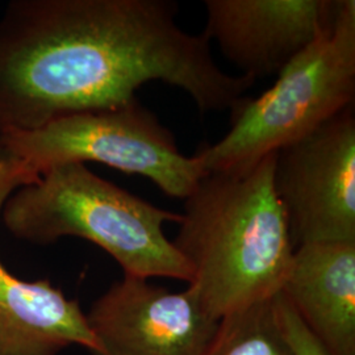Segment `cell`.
I'll use <instances>...</instances> for the list:
<instances>
[{"instance_id": "ba28073f", "label": "cell", "mask_w": 355, "mask_h": 355, "mask_svg": "<svg viewBox=\"0 0 355 355\" xmlns=\"http://www.w3.org/2000/svg\"><path fill=\"white\" fill-rule=\"evenodd\" d=\"M203 36L240 73L280 71L334 24L341 0H205Z\"/></svg>"}, {"instance_id": "5b68a950", "label": "cell", "mask_w": 355, "mask_h": 355, "mask_svg": "<svg viewBox=\"0 0 355 355\" xmlns=\"http://www.w3.org/2000/svg\"><path fill=\"white\" fill-rule=\"evenodd\" d=\"M0 161L26 184L54 166L102 164L146 178L167 196L183 200L205 175L198 159L180 152L173 132L139 99L1 133Z\"/></svg>"}, {"instance_id": "52a82bcc", "label": "cell", "mask_w": 355, "mask_h": 355, "mask_svg": "<svg viewBox=\"0 0 355 355\" xmlns=\"http://www.w3.org/2000/svg\"><path fill=\"white\" fill-rule=\"evenodd\" d=\"M86 316L96 355H203L220 321L192 286L173 292L130 275L114 282Z\"/></svg>"}, {"instance_id": "9c48e42d", "label": "cell", "mask_w": 355, "mask_h": 355, "mask_svg": "<svg viewBox=\"0 0 355 355\" xmlns=\"http://www.w3.org/2000/svg\"><path fill=\"white\" fill-rule=\"evenodd\" d=\"M20 182L0 162V212ZM70 346L98 354L99 345L76 299L48 279L15 277L0 261V355H60Z\"/></svg>"}, {"instance_id": "8992f818", "label": "cell", "mask_w": 355, "mask_h": 355, "mask_svg": "<svg viewBox=\"0 0 355 355\" xmlns=\"http://www.w3.org/2000/svg\"><path fill=\"white\" fill-rule=\"evenodd\" d=\"M274 189L295 248L355 242L354 105L277 152Z\"/></svg>"}, {"instance_id": "7a4b0ae2", "label": "cell", "mask_w": 355, "mask_h": 355, "mask_svg": "<svg viewBox=\"0 0 355 355\" xmlns=\"http://www.w3.org/2000/svg\"><path fill=\"white\" fill-rule=\"evenodd\" d=\"M275 155L241 171L208 173L184 199L173 243L216 320L272 299L290 272L295 245L274 189Z\"/></svg>"}, {"instance_id": "7c38bea8", "label": "cell", "mask_w": 355, "mask_h": 355, "mask_svg": "<svg viewBox=\"0 0 355 355\" xmlns=\"http://www.w3.org/2000/svg\"><path fill=\"white\" fill-rule=\"evenodd\" d=\"M274 302L280 327L287 341L291 345L293 354L328 355L318 340L312 336V333L306 329V327L302 322V320L282 292L274 297Z\"/></svg>"}, {"instance_id": "277c9868", "label": "cell", "mask_w": 355, "mask_h": 355, "mask_svg": "<svg viewBox=\"0 0 355 355\" xmlns=\"http://www.w3.org/2000/svg\"><path fill=\"white\" fill-rule=\"evenodd\" d=\"M355 1L341 0L334 24L295 57L275 83L230 110V129L193 157L204 174L241 171L302 140L354 105Z\"/></svg>"}, {"instance_id": "30bf717a", "label": "cell", "mask_w": 355, "mask_h": 355, "mask_svg": "<svg viewBox=\"0 0 355 355\" xmlns=\"http://www.w3.org/2000/svg\"><path fill=\"white\" fill-rule=\"evenodd\" d=\"M282 293L328 355H355V242L295 248Z\"/></svg>"}, {"instance_id": "6da1fadb", "label": "cell", "mask_w": 355, "mask_h": 355, "mask_svg": "<svg viewBox=\"0 0 355 355\" xmlns=\"http://www.w3.org/2000/svg\"><path fill=\"white\" fill-rule=\"evenodd\" d=\"M177 15L171 0L11 1L0 17V135L127 104L155 80L202 114L220 108L232 76Z\"/></svg>"}, {"instance_id": "3957f363", "label": "cell", "mask_w": 355, "mask_h": 355, "mask_svg": "<svg viewBox=\"0 0 355 355\" xmlns=\"http://www.w3.org/2000/svg\"><path fill=\"white\" fill-rule=\"evenodd\" d=\"M6 229L21 241L51 245L83 239L110 254L124 275L190 284L192 270L166 236L182 215L155 207L98 177L85 164H64L13 191L1 208Z\"/></svg>"}, {"instance_id": "8fae6325", "label": "cell", "mask_w": 355, "mask_h": 355, "mask_svg": "<svg viewBox=\"0 0 355 355\" xmlns=\"http://www.w3.org/2000/svg\"><path fill=\"white\" fill-rule=\"evenodd\" d=\"M274 297L221 318L203 355H295Z\"/></svg>"}]
</instances>
